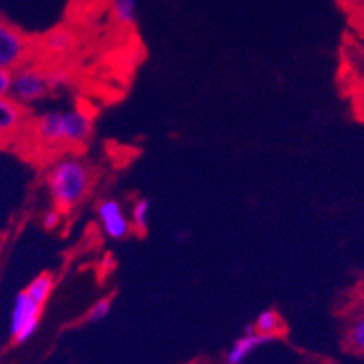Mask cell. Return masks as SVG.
<instances>
[{
  "label": "cell",
  "mask_w": 364,
  "mask_h": 364,
  "mask_svg": "<svg viewBox=\"0 0 364 364\" xmlns=\"http://www.w3.org/2000/svg\"><path fill=\"white\" fill-rule=\"evenodd\" d=\"M55 208L62 214L71 213L87 198L92 185V171L80 156L65 154L53 161L46 176Z\"/></svg>",
  "instance_id": "1"
},
{
  "label": "cell",
  "mask_w": 364,
  "mask_h": 364,
  "mask_svg": "<svg viewBox=\"0 0 364 364\" xmlns=\"http://www.w3.org/2000/svg\"><path fill=\"white\" fill-rule=\"evenodd\" d=\"M48 95L49 87L48 80H46V69L26 64L13 71L9 97L16 104H21L22 107H31V105H36L38 102L44 100Z\"/></svg>",
  "instance_id": "2"
},
{
  "label": "cell",
  "mask_w": 364,
  "mask_h": 364,
  "mask_svg": "<svg viewBox=\"0 0 364 364\" xmlns=\"http://www.w3.org/2000/svg\"><path fill=\"white\" fill-rule=\"evenodd\" d=\"M33 44L28 36L15 26L0 21V69L16 71L29 64Z\"/></svg>",
  "instance_id": "3"
},
{
  "label": "cell",
  "mask_w": 364,
  "mask_h": 364,
  "mask_svg": "<svg viewBox=\"0 0 364 364\" xmlns=\"http://www.w3.org/2000/svg\"><path fill=\"white\" fill-rule=\"evenodd\" d=\"M41 304L35 303L24 290L16 294L11 310V326H9V333H11L15 344L26 343L35 336L36 328L41 324Z\"/></svg>",
  "instance_id": "4"
},
{
  "label": "cell",
  "mask_w": 364,
  "mask_h": 364,
  "mask_svg": "<svg viewBox=\"0 0 364 364\" xmlns=\"http://www.w3.org/2000/svg\"><path fill=\"white\" fill-rule=\"evenodd\" d=\"M33 136L44 149L68 147L65 140V117L64 111H48L35 118L31 125Z\"/></svg>",
  "instance_id": "5"
},
{
  "label": "cell",
  "mask_w": 364,
  "mask_h": 364,
  "mask_svg": "<svg viewBox=\"0 0 364 364\" xmlns=\"http://www.w3.org/2000/svg\"><path fill=\"white\" fill-rule=\"evenodd\" d=\"M97 214L102 230L111 240L120 241L125 240L131 234V218L127 216V213H125V208L122 207L120 201L114 200V198H105V200H102L98 203Z\"/></svg>",
  "instance_id": "6"
},
{
  "label": "cell",
  "mask_w": 364,
  "mask_h": 364,
  "mask_svg": "<svg viewBox=\"0 0 364 364\" xmlns=\"http://www.w3.org/2000/svg\"><path fill=\"white\" fill-rule=\"evenodd\" d=\"M26 127V107L11 97H0V145L21 136Z\"/></svg>",
  "instance_id": "7"
},
{
  "label": "cell",
  "mask_w": 364,
  "mask_h": 364,
  "mask_svg": "<svg viewBox=\"0 0 364 364\" xmlns=\"http://www.w3.org/2000/svg\"><path fill=\"white\" fill-rule=\"evenodd\" d=\"M65 117V140L68 147H82L92 134V117L82 107H73L64 111Z\"/></svg>",
  "instance_id": "8"
},
{
  "label": "cell",
  "mask_w": 364,
  "mask_h": 364,
  "mask_svg": "<svg viewBox=\"0 0 364 364\" xmlns=\"http://www.w3.org/2000/svg\"><path fill=\"white\" fill-rule=\"evenodd\" d=\"M274 337H268V336H261V333H245L241 336L236 343L232 344V348L228 350L227 353V363L228 364H241L245 359H247L250 353L254 352L256 348H259L261 344L264 343H270Z\"/></svg>",
  "instance_id": "9"
},
{
  "label": "cell",
  "mask_w": 364,
  "mask_h": 364,
  "mask_svg": "<svg viewBox=\"0 0 364 364\" xmlns=\"http://www.w3.org/2000/svg\"><path fill=\"white\" fill-rule=\"evenodd\" d=\"M76 44V36L68 28H55L42 38V46L49 55H68Z\"/></svg>",
  "instance_id": "10"
},
{
  "label": "cell",
  "mask_w": 364,
  "mask_h": 364,
  "mask_svg": "<svg viewBox=\"0 0 364 364\" xmlns=\"http://www.w3.org/2000/svg\"><path fill=\"white\" fill-rule=\"evenodd\" d=\"M53 287H55V277H53L51 274L44 272V274H38V276L28 284V289H26L24 292L28 294L35 303L44 306L46 301H48L49 296H51Z\"/></svg>",
  "instance_id": "11"
},
{
  "label": "cell",
  "mask_w": 364,
  "mask_h": 364,
  "mask_svg": "<svg viewBox=\"0 0 364 364\" xmlns=\"http://www.w3.org/2000/svg\"><path fill=\"white\" fill-rule=\"evenodd\" d=\"M254 328H256V333H261V336H268L276 339L281 332H283V321H281L279 314L276 310H263V312L257 316L256 323H254Z\"/></svg>",
  "instance_id": "12"
},
{
  "label": "cell",
  "mask_w": 364,
  "mask_h": 364,
  "mask_svg": "<svg viewBox=\"0 0 364 364\" xmlns=\"http://www.w3.org/2000/svg\"><path fill=\"white\" fill-rule=\"evenodd\" d=\"M112 15L118 24L131 28L136 24L138 0H112Z\"/></svg>",
  "instance_id": "13"
},
{
  "label": "cell",
  "mask_w": 364,
  "mask_h": 364,
  "mask_svg": "<svg viewBox=\"0 0 364 364\" xmlns=\"http://www.w3.org/2000/svg\"><path fill=\"white\" fill-rule=\"evenodd\" d=\"M149 216H151V200L147 198H141L134 203L131 210V223L136 230H141L144 232L149 225Z\"/></svg>",
  "instance_id": "14"
},
{
  "label": "cell",
  "mask_w": 364,
  "mask_h": 364,
  "mask_svg": "<svg viewBox=\"0 0 364 364\" xmlns=\"http://www.w3.org/2000/svg\"><path fill=\"white\" fill-rule=\"evenodd\" d=\"M46 80H48L49 92H58L71 84V73L64 68L46 69Z\"/></svg>",
  "instance_id": "15"
},
{
  "label": "cell",
  "mask_w": 364,
  "mask_h": 364,
  "mask_svg": "<svg viewBox=\"0 0 364 364\" xmlns=\"http://www.w3.org/2000/svg\"><path fill=\"white\" fill-rule=\"evenodd\" d=\"M111 309H112L111 297H102V299H98L97 303L92 304L91 309H89L87 321H91V323H100V321H104L105 317L111 314Z\"/></svg>",
  "instance_id": "16"
},
{
  "label": "cell",
  "mask_w": 364,
  "mask_h": 364,
  "mask_svg": "<svg viewBox=\"0 0 364 364\" xmlns=\"http://www.w3.org/2000/svg\"><path fill=\"white\" fill-rule=\"evenodd\" d=\"M348 343L353 350L364 353V316H360L348 332Z\"/></svg>",
  "instance_id": "17"
},
{
  "label": "cell",
  "mask_w": 364,
  "mask_h": 364,
  "mask_svg": "<svg viewBox=\"0 0 364 364\" xmlns=\"http://www.w3.org/2000/svg\"><path fill=\"white\" fill-rule=\"evenodd\" d=\"M62 216H64V214H62L58 208L53 207L51 210L44 213V216H42V227H44L46 230H55L56 227H60Z\"/></svg>",
  "instance_id": "18"
},
{
  "label": "cell",
  "mask_w": 364,
  "mask_h": 364,
  "mask_svg": "<svg viewBox=\"0 0 364 364\" xmlns=\"http://www.w3.org/2000/svg\"><path fill=\"white\" fill-rule=\"evenodd\" d=\"M11 80H13V73L6 71V69H0V97H9V91H11Z\"/></svg>",
  "instance_id": "19"
},
{
  "label": "cell",
  "mask_w": 364,
  "mask_h": 364,
  "mask_svg": "<svg viewBox=\"0 0 364 364\" xmlns=\"http://www.w3.org/2000/svg\"><path fill=\"white\" fill-rule=\"evenodd\" d=\"M350 58H352L353 69H355V71L359 73V75L364 78V51H363V49L357 48L355 51L350 55Z\"/></svg>",
  "instance_id": "20"
},
{
  "label": "cell",
  "mask_w": 364,
  "mask_h": 364,
  "mask_svg": "<svg viewBox=\"0 0 364 364\" xmlns=\"http://www.w3.org/2000/svg\"><path fill=\"white\" fill-rule=\"evenodd\" d=\"M357 4H360V6H364V0H355Z\"/></svg>",
  "instance_id": "21"
}]
</instances>
